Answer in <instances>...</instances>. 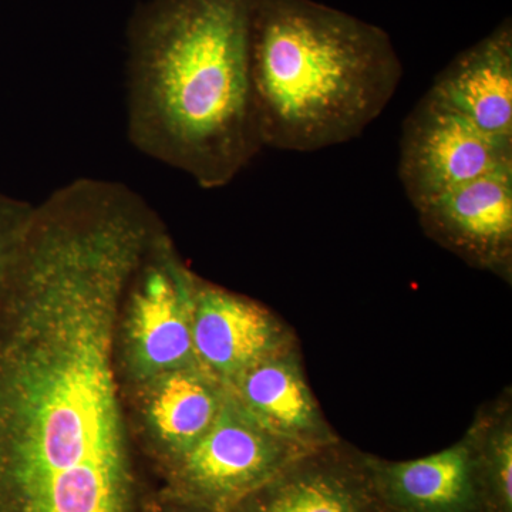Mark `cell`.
<instances>
[{
	"mask_svg": "<svg viewBox=\"0 0 512 512\" xmlns=\"http://www.w3.org/2000/svg\"><path fill=\"white\" fill-rule=\"evenodd\" d=\"M151 238L97 195L33 211L0 295V512H130L113 338Z\"/></svg>",
	"mask_w": 512,
	"mask_h": 512,
	"instance_id": "cell-1",
	"label": "cell"
},
{
	"mask_svg": "<svg viewBox=\"0 0 512 512\" xmlns=\"http://www.w3.org/2000/svg\"><path fill=\"white\" fill-rule=\"evenodd\" d=\"M258 0H146L127 32V138L138 153L227 187L264 150L251 76Z\"/></svg>",
	"mask_w": 512,
	"mask_h": 512,
	"instance_id": "cell-2",
	"label": "cell"
},
{
	"mask_svg": "<svg viewBox=\"0 0 512 512\" xmlns=\"http://www.w3.org/2000/svg\"><path fill=\"white\" fill-rule=\"evenodd\" d=\"M403 63L386 30L316 0H258L251 76L264 148L315 153L362 136Z\"/></svg>",
	"mask_w": 512,
	"mask_h": 512,
	"instance_id": "cell-3",
	"label": "cell"
},
{
	"mask_svg": "<svg viewBox=\"0 0 512 512\" xmlns=\"http://www.w3.org/2000/svg\"><path fill=\"white\" fill-rule=\"evenodd\" d=\"M512 167V138L491 136L429 93L403 121L399 178L414 208Z\"/></svg>",
	"mask_w": 512,
	"mask_h": 512,
	"instance_id": "cell-4",
	"label": "cell"
},
{
	"mask_svg": "<svg viewBox=\"0 0 512 512\" xmlns=\"http://www.w3.org/2000/svg\"><path fill=\"white\" fill-rule=\"evenodd\" d=\"M306 451L256 423L227 389L217 419L184 451V476L210 510L227 512Z\"/></svg>",
	"mask_w": 512,
	"mask_h": 512,
	"instance_id": "cell-5",
	"label": "cell"
},
{
	"mask_svg": "<svg viewBox=\"0 0 512 512\" xmlns=\"http://www.w3.org/2000/svg\"><path fill=\"white\" fill-rule=\"evenodd\" d=\"M414 210L437 244L470 265L510 279L512 167L458 185Z\"/></svg>",
	"mask_w": 512,
	"mask_h": 512,
	"instance_id": "cell-6",
	"label": "cell"
},
{
	"mask_svg": "<svg viewBox=\"0 0 512 512\" xmlns=\"http://www.w3.org/2000/svg\"><path fill=\"white\" fill-rule=\"evenodd\" d=\"M227 512H386L370 456L342 441L306 451Z\"/></svg>",
	"mask_w": 512,
	"mask_h": 512,
	"instance_id": "cell-7",
	"label": "cell"
},
{
	"mask_svg": "<svg viewBox=\"0 0 512 512\" xmlns=\"http://www.w3.org/2000/svg\"><path fill=\"white\" fill-rule=\"evenodd\" d=\"M190 315L195 359L224 387L266 357L295 345L291 330L258 303L192 276Z\"/></svg>",
	"mask_w": 512,
	"mask_h": 512,
	"instance_id": "cell-8",
	"label": "cell"
},
{
	"mask_svg": "<svg viewBox=\"0 0 512 512\" xmlns=\"http://www.w3.org/2000/svg\"><path fill=\"white\" fill-rule=\"evenodd\" d=\"M386 512H490L473 429L454 446L409 461L370 456Z\"/></svg>",
	"mask_w": 512,
	"mask_h": 512,
	"instance_id": "cell-9",
	"label": "cell"
},
{
	"mask_svg": "<svg viewBox=\"0 0 512 512\" xmlns=\"http://www.w3.org/2000/svg\"><path fill=\"white\" fill-rule=\"evenodd\" d=\"M133 335L143 365L178 370L194 355L191 335V275L158 235L136 275Z\"/></svg>",
	"mask_w": 512,
	"mask_h": 512,
	"instance_id": "cell-10",
	"label": "cell"
},
{
	"mask_svg": "<svg viewBox=\"0 0 512 512\" xmlns=\"http://www.w3.org/2000/svg\"><path fill=\"white\" fill-rule=\"evenodd\" d=\"M269 433L313 450L339 441L306 382L295 345L256 363L227 387Z\"/></svg>",
	"mask_w": 512,
	"mask_h": 512,
	"instance_id": "cell-11",
	"label": "cell"
},
{
	"mask_svg": "<svg viewBox=\"0 0 512 512\" xmlns=\"http://www.w3.org/2000/svg\"><path fill=\"white\" fill-rule=\"evenodd\" d=\"M427 93L485 133L512 138L511 19L458 53Z\"/></svg>",
	"mask_w": 512,
	"mask_h": 512,
	"instance_id": "cell-12",
	"label": "cell"
},
{
	"mask_svg": "<svg viewBox=\"0 0 512 512\" xmlns=\"http://www.w3.org/2000/svg\"><path fill=\"white\" fill-rule=\"evenodd\" d=\"M205 375L197 370H175L161 384L151 409L158 431L183 453L210 429L227 393L225 387L218 392L211 383L214 379H205Z\"/></svg>",
	"mask_w": 512,
	"mask_h": 512,
	"instance_id": "cell-13",
	"label": "cell"
},
{
	"mask_svg": "<svg viewBox=\"0 0 512 512\" xmlns=\"http://www.w3.org/2000/svg\"><path fill=\"white\" fill-rule=\"evenodd\" d=\"M490 512H512V423L510 409L487 414L473 427Z\"/></svg>",
	"mask_w": 512,
	"mask_h": 512,
	"instance_id": "cell-14",
	"label": "cell"
},
{
	"mask_svg": "<svg viewBox=\"0 0 512 512\" xmlns=\"http://www.w3.org/2000/svg\"><path fill=\"white\" fill-rule=\"evenodd\" d=\"M33 205L0 191V295L8 282Z\"/></svg>",
	"mask_w": 512,
	"mask_h": 512,
	"instance_id": "cell-15",
	"label": "cell"
}]
</instances>
